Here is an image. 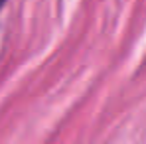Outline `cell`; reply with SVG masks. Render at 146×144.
Listing matches in <instances>:
<instances>
[{
    "mask_svg": "<svg viewBox=\"0 0 146 144\" xmlns=\"http://www.w3.org/2000/svg\"><path fill=\"white\" fill-rule=\"evenodd\" d=\"M4 2H6V0H0V8H2V6H4Z\"/></svg>",
    "mask_w": 146,
    "mask_h": 144,
    "instance_id": "1",
    "label": "cell"
}]
</instances>
